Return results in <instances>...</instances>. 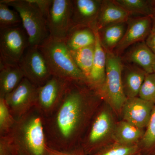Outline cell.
I'll list each match as a JSON object with an SVG mask.
<instances>
[{
  "mask_svg": "<svg viewBox=\"0 0 155 155\" xmlns=\"http://www.w3.org/2000/svg\"><path fill=\"white\" fill-rule=\"evenodd\" d=\"M101 100L86 82L71 81L58 107L50 116L44 118L48 146L60 151L81 146Z\"/></svg>",
  "mask_w": 155,
  "mask_h": 155,
  "instance_id": "1",
  "label": "cell"
},
{
  "mask_svg": "<svg viewBox=\"0 0 155 155\" xmlns=\"http://www.w3.org/2000/svg\"><path fill=\"white\" fill-rule=\"evenodd\" d=\"M8 135L19 155H45L44 117L35 107L16 120Z\"/></svg>",
  "mask_w": 155,
  "mask_h": 155,
  "instance_id": "2",
  "label": "cell"
},
{
  "mask_svg": "<svg viewBox=\"0 0 155 155\" xmlns=\"http://www.w3.org/2000/svg\"><path fill=\"white\" fill-rule=\"evenodd\" d=\"M38 48L53 76L87 84L86 78L75 64L65 41L49 36Z\"/></svg>",
  "mask_w": 155,
  "mask_h": 155,
  "instance_id": "3",
  "label": "cell"
},
{
  "mask_svg": "<svg viewBox=\"0 0 155 155\" xmlns=\"http://www.w3.org/2000/svg\"><path fill=\"white\" fill-rule=\"evenodd\" d=\"M115 113L107 104L100 105L97 109L80 146L86 155H91L113 142L116 122Z\"/></svg>",
  "mask_w": 155,
  "mask_h": 155,
  "instance_id": "4",
  "label": "cell"
},
{
  "mask_svg": "<svg viewBox=\"0 0 155 155\" xmlns=\"http://www.w3.org/2000/svg\"><path fill=\"white\" fill-rule=\"evenodd\" d=\"M18 12L28 36L30 46H38L49 36L47 19L28 0H1Z\"/></svg>",
  "mask_w": 155,
  "mask_h": 155,
  "instance_id": "5",
  "label": "cell"
},
{
  "mask_svg": "<svg viewBox=\"0 0 155 155\" xmlns=\"http://www.w3.org/2000/svg\"><path fill=\"white\" fill-rule=\"evenodd\" d=\"M106 52V81L101 98L116 115L121 116L122 107L127 99L122 84L123 62L120 56L112 52Z\"/></svg>",
  "mask_w": 155,
  "mask_h": 155,
  "instance_id": "6",
  "label": "cell"
},
{
  "mask_svg": "<svg viewBox=\"0 0 155 155\" xmlns=\"http://www.w3.org/2000/svg\"><path fill=\"white\" fill-rule=\"evenodd\" d=\"M29 46L27 34L22 25L0 30V62L11 66L18 65Z\"/></svg>",
  "mask_w": 155,
  "mask_h": 155,
  "instance_id": "7",
  "label": "cell"
},
{
  "mask_svg": "<svg viewBox=\"0 0 155 155\" xmlns=\"http://www.w3.org/2000/svg\"><path fill=\"white\" fill-rule=\"evenodd\" d=\"M71 81L52 76L43 86L38 87L35 107L44 118L50 116L58 107Z\"/></svg>",
  "mask_w": 155,
  "mask_h": 155,
  "instance_id": "8",
  "label": "cell"
},
{
  "mask_svg": "<svg viewBox=\"0 0 155 155\" xmlns=\"http://www.w3.org/2000/svg\"><path fill=\"white\" fill-rule=\"evenodd\" d=\"M24 77L37 87L43 86L53 76L38 46L25 50L18 64Z\"/></svg>",
  "mask_w": 155,
  "mask_h": 155,
  "instance_id": "9",
  "label": "cell"
},
{
  "mask_svg": "<svg viewBox=\"0 0 155 155\" xmlns=\"http://www.w3.org/2000/svg\"><path fill=\"white\" fill-rule=\"evenodd\" d=\"M38 87L24 78L19 85L5 97L10 112L16 120L35 107Z\"/></svg>",
  "mask_w": 155,
  "mask_h": 155,
  "instance_id": "10",
  "label": "cell"
},
{
  "mask_svg": "<svg viewBox=\"0 0 155 155\" xmlns=\"http://www.w3.org/2000/svg\"><path fill=\"white\" fill-rule=\"evenodd\" d=\"M72 1L53 0L47 19L49 36L65 41L72 28Z\"/></svg>",
  "mask_w": 155,
  "mask_h": 155,
  "instance_id": "11",
  "label": "cell"
},
{
  "mask_svg": "<svg viewBox=\"0 0 155 155\" xmlns=\"http://www.w3.org/2000/svg\"><path fill=\"white\" fill-rule=\"evenodd\" d=\"M153 25V20L151 17L129 18L125 35L114 49V54L119 56L132 45L145 41L151 31Z\"/></svg>",
  "mask_w": 155,
  "mask_h": 155,
  "instance_id": "12",
  "label": "cell"
},
{
  "mask_svg": "<svg viewBox=\"0 0 155 155\" xmlns=\"http://www.w3.org/2000/svg\"><path fill=\"white\" fill-rule=\"evenodd\" d=\"M155 106L153 103L138 97L127 98L122 108V120L146 129Z\"/></svg>",
  "mask_w": 155,
  "mask_h": 155,
  "instance_id": "13",
  "label": "cell"
},
{
  "mask_svg": "<svg viewBox=\"0 0 155 155\" xmlns=\"http://www.w3.org/2000/svg\"><path fill=\"white\" fill-rule=\"evenodd\" d=\"M101 0L72 1V28L87 27L96 29Z\"/></svg>",
  "mask_w": 155,
  "mask_h": 155,
  "instance_id": "14",
  "label": "cell"
},
{
  "mask_svg": "<svg viewBox=\"0 0 155 155\" xmlns=\"http://www.w3.org/2000/svg\"><path fill=\"white\" fill-rule=\"evenodd\" d=\"M94 31L96 37L94 55L88 85L101 97L105 83L107 54L101 44L97 30Z\"/></svg>",
  "mask_w": 155,
  "mask_h": 155,
  "instance_id": "15",
  "label": "cell"
},
{
  "mask_svg": "<svg viewBox=\"0 0 155 155\" xmlns=\"http://www.w3.org/2000/svg\"><path fill=\"white\" fill-rule=\"evenodd\" d=\"M122 61L138 66L147 73H153L155 55L145 41L134 44L125 50Z\"/></svg>",
  "mask_w": 155,
  "mask_h": 155,
  "instance_id": "16",
  "label": "cell"
},
{
  "mask_svg": "<svg viewBox=\"0 0 155 155\" xmlns=\"http://www.w3.org/2000/svg\"><path fill=\"white\" fill-rule=\"evenodd\" d=\"M147 74L144 70L134 64H123L122 84L126 98L138 97Z\"/></svg>",
  "mask_w": 155,
  "mask_h": 155,
  "instance_id": "17",
  "label": "cell"
},
{
  "mask_svg": "<svg viewBox=\"0 0 155 155\" xmlns=\"http://www.w3.org/2000/svg\"><path fill=\"white\" fill-rule=\"evenodd\" d=\"M130 16V14L114 0H103L96 29L98 30L112 24L127 22Z\"/></svg>",
  "mask_w": 155,
  "mask_h": 155,
  "instance_id": "18",
  "label": "cell"
},
{
  "mask_svg": "<svg viewBox=\"0 0 155 155\" xmlns=\"http://www.w3.org/2000/svg\"><path fill=\"white\" fill-rule=\"evenodd\" d=\"M145 131V129L137 127L125 120H121L116 122L113 136V142L125 145L139 144Z\"/></svg>",
  "mask_w": 155,
  "mask_h": 155,
  "instance_id": "19",
  "label": "cell"
},
{
  "mask_svg": "<svg viewBox=\"0 0 155 155\" xmlns=\"http://www.w3.org/2000/svg\"><path fill=\"white\" fill-rule=\"evenodd\" d=\"M18 65L11 66L0 62V98H4L16 88L24 78Z\"/></svg>",
  "mask_w": 155,
  "mask_h": 155,
  "instance_id": "20",
  "label": "cell"
},
{
  "mask_svg": "<svg viewBox=\"0 0 155 155\" xmlns=\"http://www.w3.org/2000/svg\"><path fill=\"white\" fill-rule=\"evenodd\" d=\"M127 22L107 25L97 30L101 44L106 51L114 52L126 30Z\"/></svg>",
  "mask_w": 155,
  "mask_h": 155,
  "instance_id": "21",
  "label": "cell"
},
{
  "mask_svg": "<svg viewBox=\"0 0 155 155\" xmlns=\"http://www.w3.org/2000/svg\"><path fill=\"white\" fill-rule=\"evenodd\" d=\"M94 31L87 27H73L65 41L69 51H75L95 43Z\"/></svg>",
  "mask_w": 155,
  "mask_h": 155,
  "instance_id": "22",
  "label": "cell"
},
{
  "mask_svg": "<svg viewBox=\"0 0 155 155\" xmlns=\"http://www.w3.org/2000/svg\"><path fill=\"white\" fill-rule=\"evenodd\" d=\"M70 51L75 64L86 78L88 84L94 58L95 44Z\"/></svg>",
  "mask_w": 155,
  "mask_h": 155,
  "instance_id": "23",
  "label": "cell"
},
{
  "mask_svg": "<svg viewBox=\"0 0 155 155\" xmlns=\"http://www.w3.org/2000/svg\"><path fill=\"white\" fill-rule=\"evenodd\" d=\"M130 14L142 15L152 17L153 6V1L147 0H114Z\"/></svg>",
  "mask_w": 155,
  "mask_h": 155,
  "instance_id": "24",
  "label": "cell"
},
{
  "mask_svg": "<svg viewBox=\"0 0 155 155\" xmlns=\"http://www.w3.org/2000/svg\"><path fill=\"white\" fill-rule=\"evenodd\" d=\"M139 146L142 155L155 154V106Z\"/></svg>",
  "mask_w": 155,
  "mask_h": 155,
  "instance_id": "25",
  "label": "cell"
},
{
  "mask_svg": "<svg viewBox=\"0 0 155 155\" xmlns=\"http://www.w3.org/2000/svg\"><path fill=\"white\" fill-rule=\"evenodd\" d=\"M91 155H142L139 144L125 145L113 142Z\"/></svg>",
  "mask_w": 155,
  "mask_h": 155,
  "instance_id": "26",
  "label": "cell"
},
{
  "mask_svg": "<svg viewBox=\"0 0 155 155\" xmlns=\"http://www.w3.org/2000/svg\"><path fill=\"white\" fill-rule=\"evenodd\" d=\"M22 25L19 14L8 5L0 2V30L17 27Z\"/></svg>",
  "mask_w": 155,
  "mask_h": 155,
  "instance_id": "27",
  "label": "cell"
},
{
  "mask_svg": "<svg viewBox=\"0 0 155 155\" xmlns=\"http://www.w3.org/2000/svg\"><path fill=\"white\" fill-rule=\"evenodd\" d=\"M16 120L12 115L4 98H0V137L8 134Z\"/></svg>",
  "mask_w": 155,
  "mask_h": 155,
  "instance_id": "28",
  "label": "cell"
},
{
  "mask_svg": "<svg viewBox=\"0 0 155 155\" xmlns=\"http://www.w3.org/2000/svg\"><path fill=\"white\" fill-rule=\"evenodd\" d=\"M138 97L155 104V73H147Z\"/></svg>",
  "mask_w": 155,
  "mask_h": 155,
  "instance_id": "29",
  "label": "cell"
},
{
  "mask_svg": "<svg viewBox=\"0 0 155 155\" xmlns=\"http://www.w3.org/2000/svg\"><path fill=\"white\" fill-rule=\"evenodd\" d=\"M45 155H86L81 146L69 151H60L47 147Z\"/></svg>",
  "mask_w": 155,
  "mask_h": 155,
  "instance_id": "30",
  "label": "cell"
},
{
  "mask_svg": "<svg viewBox=\"0 0 155 155\" xmlns=\"http://www.w3.org/2000/svg\"><path fill=\"white\" fill-rule=\"evenodd\" d=\"M37 7L46 19H47L53 0H28Z\"/></svg>",
  "mask_w": 155,
  "mask_h": 155,
  "instance_id": "31",
  "label": "cell"
},
{
  "mask_svg": "<svg viewBox=\"0 0 155 155\" xmlns=\"http://www.w3.org/2000/svg\"><path fill=\"white\" fill-rule=\"evenodd\" d=\"M145 41L148 47L155 55V23L153 22L151 31Z\"/></svg>",
  "mask_w": 155,
  "mask_h": 155,
  "instance_id": "32",
  "label": "cell"
},
{
  "mask_svg": "<svg viewBox=\"0 0 155 155\" xmlns=\"http://www.w3.org/2000/svg\"><path fill=\"white\" fill-rule=\"evenodd\" d=\"M153 11L152 19L153 22L155 23V1H153Z\"/></svg>",
  "mask_w": 155,
  "mask_h": 155,
  "instance_id": "33",
  "label": "cell"
},
{
  "mask_svg": "<svg viewBox=\"0 0 155 155\" xmlns=\"http://www.w3.org/2000/svg\"><path fill=\"white\" fill-rule=\"evenodd\" d=\"M153 72H154V73H155V64L154 67Z\"/></svg>",
  "mask_w": 155,
  "mask_h": 155,
  "instance_id": "34",
  "label": "cell"
},
{
  "mask_svg": "<svg viewBox=\"0 0 155 155\" xmlns=\"http://www.w3.org/2000/svg\"><path fill=\"white\" fill-rule=\"evenodd\" d=\"M155 155V154H152V155Z\"/></svg>",
  "mask_w": 155,
  "mask_h": 155,
  "instance_id": "35",
  "label": "cell"
}]
</instances>
